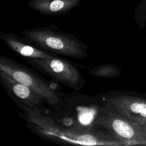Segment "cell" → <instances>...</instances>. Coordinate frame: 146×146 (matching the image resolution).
<instances>
[{"label": "cell", "instance_id": "11", "mask_svg": "<svg viewBox=\"0 0 146 146\" xmlns=\"http://www.w3.org/2000/svg\"><path fill=\"white\" fill-rule=\"evenodd\" d=\"M137 9L139 14L146 16V0H141V3Z\"/></svg>", "mask_w": 146, "mask_h": 146}, {"label": "cell", "instance_id": "9", "mask_svg": "<svg viewBox=\"0 0 146 146\" xmlns=\"http://www.w3.org/2000/svg\"><path fill=\"white\" fill-rule=\"evenodd\" d=\"M121 70L118 66L113 64H103L96 66L90 71V74L96 78H112L118 76Z\"/></svg>", "mask_w": 146, "mask_h": 146}, {"label": "cell", "instance_id": "4", "mask_svg": "<svg viewBox=\"0 0 146 146\" xmlns=\"http://www.w3.org/2000/svg\"><path fill=\"white\" fill-rule=\"evenodd\" d=\"M23 59L55 81L75 91H79L84 86V78L75 63L56 55L48 58Z\"/></svg>", "mask_w": 146, "mask_h": 146}, {"label": "cell", "instance_id": "1", "mask_svg": "<svg viewBox=\"0 0 146 146\" xmlns=\"http://www.w3.org/2000/svg\"><path fill=\"white\" fill-rule=\"evenodd\" d=\"M36 133L55 142L84 145H123L110 133L95 130L93 127H84L74 123L63 127L43 116H32L30 118Z\"/></svg>", "mask_w": 146, "mask_h": 146}, {"label": "cell", "instance_id": "6", "mask_svg": "<svg viewBox=\"0 0 146 146\" xmlns=\"http://www.w3.org/2000/svg\"><path fill=\"white\" fill-rule=\"evenodd\" d=\"M106 106L124 117L146 124V99L129 95L104 96Z\"/></svg>", "mask_w": 146, "mask_h": 146}, {"label": "cell", "instance_id": "5", "mask_svg": "<svg viewBox=\"0 0 146 146\" xmlns=\"http://www.w3.org/2000/svg\"><path fill=\"white\" fill-rule=\"evenodd\" d=\"M0 70L31 89L49 104L59 103L58 95L49 83L34 70L6 56L0 55Z\"/></svg>", "mask_w": 146, "mask_h": 146}, {"label": "cell", "instance_id": "10", "mask_svg": "<svg viewBox=\"0 0 146 146\" xmlns=\"http://www.w3.org/2000/svg\"><path fill=\"white\" fill-rule=\"evenodd\" d=\"M64 2L62 0H54L49 5V10L51 12H57L64 7Z\"/></svg>", "mask_w": 146, "mask_h": 146}, {"label": "cell", "instance_id": "7", "mask_svg": "<svg viewBox=\"0 0 146 146\" xmlns=\"http://www.w3.org/2000/svg\"><path fill=\"white\" fill-rule=\"evenodd\" d=\"M1 38L11 50L22 59L48 58L55 56L36 47L24 37L21 38L15 34H2Z\"/></svg>", "mask_w": 146, "mask_h": 146}, {"label": "cell", "instance_id": "8", "mask_svg": "<svg viewBox=\"0 0 146 146\" xmlns=\"http://www.w3.org/2000/svg\"><path fill=\"white\" fill-rule=\"evenodd\" d=\"M1 81L9 90L21 101L26 104L30 110H35L43 97L37 94L29 87L18 82L11 76L0 70Z\"/></svg>", "mask_w": 146, "mask_h": 146}, {"label": "cell", "instance_id": "3", "mask_svg": "<svg viewBox=\"0 0 146 146\" xmlns=\"http://www.w3.org/2000/svg\"><path fill=\"white\" fill-rule=\"evenodd\" d=\"M92 120L94 125L105 128L123 145H146V131L143 125L124 117L107 106L100 108Z\"/></svg>", "mask_w": 146, "mask_h": 146}, {"label": "cell", "instance_id": "12", "mask_svg": "<svg viewBox=\"0 0 146 146\" xmlns=\"http://www.w3.org/2000/svg\"><path fill=\"white\" fill-rule=\"evenodd\" d=\"M143 125V127H144V128H145V129L146 131V124H144V125Z\"/></svg>", "mask_w": 146, "mask_h": 146}, {"label": "cell", "instance_id": "2", "mask_svg": "<svg viewBox=\"0 0 146 146\" xmlns=\"http://www.w3.org/2000/svg\"><path fill=\"white\" fill-rule=\"evenodd\" d=\"M22 35L31 43L53 54L76 59H86L89 56L86 43L64 31L46 27L25 30Z\"/></svg>", "mask_w": 146, "mask_h": 146}]
</instances>
